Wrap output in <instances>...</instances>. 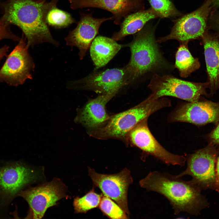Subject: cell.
Listing matches in <instances>:
<instances>
[{
	"label": "cell",
	"instance_id": "cell-21",
	"mask_svg": "<svg viewBox=\"0 0 219 219\" xmlns=\"http://www.w3.org/2000/svg\"><path fill=\"white\" fill-rule=\"evenodd\" d=\"M174 66L181 77L186 78L199 69L200 63L198 58L192 55L188 44L180 43L176 54Z\"/></svg>",
	"mask_w": 219,
	"mask_h": 219
},
{
	"label": "cell",
	"instance_id": "cell-18",
	"mask_svg": "<svg viewBox=\"0 0 219 219\" xmlns=\"http://www.w3.org/2000/svg\"><path fill=\"white\" fill-rule=\"evenodd\" d=\"M203 45L209 97L219 90V36L207 30L200 39Z\"/></svg>",
	"mask_w": 219,
	"mask_h": 219
},
{
	"label": "cell",
	"instance_id": "cell-25",
	"mask_svg": "<svg viewBox=\"0 0 219 219\" xmlns=\"http://www.w3.org/2000/svg\"><path fill=\"white\" fill-rule=\"evenodd\" d=\"M98 207L104 214L110 218H128L127 215L117 204L105 195H103Z\"/></svg>",
	"mask_w": 219,
	"mask_h": 219
},
{
	"label": "cell",
	"instance_id": "cell-15",
	"mask_svg": "<svg viewBox=\"0 0 219 219\" xmlns=\"http://www.w3.org/2000/svg\"><path fill=\"white\" fill-rule=\"evenodd\" d=\"M79 20L75 28L70 31L64 40L67 45L75 47L79 50L78 55L80 60L83 59L96 36L102 24L104 22L113 20L112 16L95 18L92 13H80Z\"/></svg>",
	"mask_w": 219,
	"mask_h": 219
},
{
	"label": "cell",
	"instance_id": "cell-16",
	"mask_svg": "<svg viewBox=\"0 0 219 219\" xmlns=\"http://www.w3.org/2000/svg\"><path fill=\"white\" fill-rule=\"evenodd\" d=\"M73 10L86 8L106 10L113 15L114 23L120 25L128 14L145 9L144 0H68Z\"/></svg>",
	"mask_w": 219,
	"mask_h": 219
},
{
	"label": "cell",
	"instance_id": "cell-22",
	"mask_svg": "<svg viewBox=\"0 0 219 219\" xmlns=\"http://www.w3.org/2000/svg\"><path fill=\"white\" fill-rule=\"evenodd\" d=\"M46 21L48 26L56 29L66 28L75 22L69 13L58 8L57 6L48 11Z\"/></svg>",
	"mask_w": 219,
	"mask_h": 219
},
{
	"label": "cell",
	"instance_id": "cell-4",
	"mask_svg": "<svg viewBox=\"0 0 219 219\" xmlns=\"http://www.w3.org/2000/svg\"><path fill=\"white\" fill-rule=\"evenodd\" d=\"M171 105L170 100L168 98L156 99L149 96L135 106L111 116L104 125L89 131V134L97 139H116L127 144V134L136 124L158 110Z\"/></svg>",
	"mask_w": 219,
	"mask_h": 219
},
{
	"label": "cell",
	"instance_id": "cell-3",
	"mask_svg": "<svg viewBox=\"0 0 219 219\" xmlns=\"http://www.w3.org/2000/svg\"><path fill=\"white\" fill-rule=\"evenodd\" d=\"M156 27L148 23L135 34L131 42L125 45L130 48L131 56L125 66L130 83L147 73L169 67L159 48L155 33Z\"/></svg>",
	"mask_w": 219,
	"mask_h": 219
},
{
	"label": "cell",
	"instance_id": "cell-7",
	"mask_svg": "<svg viewBox=\"0 0 219 219\" xmlns=\"http://www.w3.org/2000/svg\"><path fill=\"white\" fill-rule=\"evenodd\" d=\"M208 85L207 82H189L170 75H160L155 73L152 77L148 87L152 92L150 96L155 99L171 96L195 102L200 100L202 95L209 97L206 91Z\"/></svg>",
	"mask_w": 219,
	"mask_h": 219
},
{
	"label": "cell",
	"instance_id": "cell-10",
	"mask_svg": "<svg viewBox=\"0 0 219 219\" xmlns=\"http://www.w3.org/2000/svg\"><path fill=\"white\" fill-rule=\"evenodd\" d=\"M148 118L141 120L129 132L127 136V144L129 142L144 153L167 165L184 166L186 163V157L169 152L158 142L149 130Z\"/></svg>",
	"mask_w": 219,
	"mask_h": 219
},
{
	"label": "cell",
	"instance_id": "cell-13",
	"mask_svg": "<svg viewBox=\"0 0 219 219\" xmlns=\"http://www.w3.org/2000/svg\"><path fill=\"white\" fill-rule=\"evenodd\" d=\"M88 172L95 186L100 189L104 195L115 201L129 216L127 191L129 185L133 182L130 171L125 168L118 173L104 174L89 168Z\"/></svg>",
	"mask_w": 219,
	"mask_h": 219
},
{
	"label": "cell",
	"instance_id": "cell-11",
	"mask_svg": "<svg viewBox=\"0 0 219 219\" xmlns=\"http://www.w3.org/2000/svg\"><path fill=\"white\" fill-rule=\"evenodd\" d=\"M24 36L23 34L0 70V81L12 86L22 85L27 79L32 78L31 71L35 64Z\"/></svg>",
	"mask_w": 219,
	"mask_h": 219
},
{
	"label": "cell",
	"instance_id": "cell-17",
	"mask_svg": "<svg viewBox=\"0 0 219 219\" xmlns=\"http://www.w3.org/2000/svg\"><path fill=\"white\" fill-rule=\"evenodd\" d=\"M117 92L103 94L89 100L83 108L78 110L75 121L93 130L104 125L110 117L106 112V105Z\"/></svg>",
	"mask_w": 219,
	"mask_h": 219
},
{
	"label": "cell",
	"instance_id": "cell-12",
	"mask_svg": "<svg viewBox=\"0 0 219 219\" xmlns=\"http://www.w3.org/2000/svg\"><path fill=\"white\" fill-rule=\"evenodd\" d=\"M129 83L125 67L95 72L80 80L70 82L67 86L68 89L89 90L104 94L118 92Z\"/></svg>",
	"mask_w": 219,
	"mask_h": 219
},
{
	"label": "cell",
	"instance_id": "cell-26",
	"mask_svg": "<svg viewBox=\"0 0 219 219\" xmlns=\"http://www.w3.org/2000/svg\"><path fill=\"white\" fill-rule=\"evenodd\" d=\"M208 27L219 36V10L211 11L208 19Z\"/></svg>",
	"mask_w": 219,
	"mask_h": 219
},
{
	"label": "cell",
	"instance_id": "cell-19",
	"mask_svg": "<svg viewBox=\"0 0 219 219\" xmlns=\"http://www.w3.org/2000/svg\"><path fill=\"white\" fill-rule=\"evenodd\" d=\"M124 46L112 38L100 35L96 37L89 48L91 57L96 68L105 66Z\"/></svg>",
	"mask_w": 219,
	"mask_h": 219
},
{
	"label": "cell",
	"instance_id": "cell-20",
	"mask_svg": "<svg viewBox=\"0 0 219 219\" xmlns=\"http://www.w3.org/2000/svg\"><path fill=\"white\" fill-rule=\"evenodd\" d=\"M158 18L156 14L151 8L130 13L123 18L120 25L119 30L114 33L111 38L116 41L128 35L135 34L149 21Z\"/></svg>",
	"mask_w": 219,
	"mask_h": 219
},
{
	"label": "cell",
	"instance_id": "cell-1",
	"mask_svg": "<svg viewBox=\"0 0 219 219\" xmlns=\"http://www.w3.org/2000/svg\"><path fill=\"white\" fill-rule=\"evenodd\" d=\"M139 184L141 187L166 197L175 215L185 212L197 216L209 205L201 193L202 190L190 180L185 181L168 173L150 172L139 181Z\"/></svg>",
	"mask_w": 219,
	"mask_h": 219
},
{
	"label": "cell",
	"instance_id": "cell-31",
	"mask_svg": "<svg viewBox=\"0 0 219 219\" xmlns=\"http://www.w3.org/2000/svg\"><path fill=\"white\" fill-rule=\"evenodd\" d=\"M210 3L213 7H216V9H219V0H208Z\"/></svg>",
	"mask_w": 219,
	"mask_h": 219
},
{
	"label": "cell",
	"instance_id": "cell-2",
	"mask_svg": "<svg viewBox=\"0 0 219 219\" xmlns=\"http://www.w3.org/2000/svg\"><path fill=\"white\" fill-rule=\"evenodd\" d=\"M59 0H11L5 8L3 18L19 27L29 46L49 43L58 46L46 21L48 11L57 6Z\"/></svg>",
	"mask_w": 219,
	"mask_h": 219
},
{
	"label": "cell",
	"instance_id": "cell-30",
	"mask_svg": "<svg viewBox=\"0 0 219 219\" xmlns=\"http://www.w3.org/2000/svg\"><path fill=\"white\" fill-rule=\"evenodd\" d=\"M9 47L5 46L0 48V61L6 55L9 50Z\"/></svg>",
	"mask_w": 219,
	"mask_h": 219
},
{
	"label": "cell",
	"instance_id": "cell-6",
	"mask_svg": "<svg viewBox=\"0 0 219 219\" xmlns=\"http://www.w3.org/2000/svg\"><path fill=\"white\" fill-rule=\"evenodd\" d=\"M219 155V148L209 143L204 148L186 156V169L176 176L181 178L190 176L192 177L190 181L201 190H215L216 166Z\"/></svg>",
	"mask_w": 219,
	"mask_h": 219
},
{
	"label": "cell",
	"instance_id": "cell-9",
	"mask_svg": "<svg viewBox=\"0 0 219 219\" xmlns=\"http://www.w3.org/2000/svg\"><path fill=\"white\" fill-rule=\"evenodd\" d=\"M67 187L59 179L22 190L18 195L27 202L29 209L26 218L41 219L47 210L61 199L68 197Z\"/></svg>",
	"mask_w": 219,
	"mask_h": 219
},
{
	"label": "cell",
	"instance_id": "cell-14",
	"mask_svg": "<svg viewBox=\"0 0 219 219\" xmlns=\"http://www.w3.org/2000/svg\"><path fill=\"white\" fill-rule=\"evenodd\" d=\"M170 122H184L198 126L219 123V102L208 100L186 103L171 113Z\"/></svg>",
	"mask_w": 219,
	"mask_h": 219
},
{
	"label": "cell",
	"instance_id": "cell-8",
	"mask_svg": "<svg viewBox=\"0 0 219 219\" xmlns=\"http://www.w3.org/2000/svg\"><path fill=\"white\" fill-rule=\"evenodd\" d=\"M213 7L208 0L197 9L182 14L173 21V25L170 33L157 40L162 43L171 40L180 43L188 44L193 40L200 39L208 28V22Z\"/></svg>",
	"mask_w": 219,
	"mask_h": 219
},
{
	"label": "cell",
	"instance_id": "cell-23",
	"mask_svg": "<svg viewBox=\"0 0 219 219\" xmlns=\"http://www.w3.org/2000/svg\"><path fill=\"white\" fill-rule=\"evenodd\" d=\"M103 195L96 193L93 189L82 197H77L74 200L73 205L75 213H85L98 207Z\"/></svg>",
	"mask_w": 219,
	"mask_h": 219
},
{
	"label": "cell",
	"instance_id": "cell-32",
	"mask_svg": "<svg viewBox=\"0 0 219 219\" xmlns=\"http://www.w3.org/2000/svg\"><path fill=\"white\" fill-rule=\"evenodd\" d=\"M41 0L44 1H46V0Z\"/></svg>",
	"mask_w": 219,
	"mask_h": 219
},
{
	"label": "cell",
	"instance_id": "cell-24",
	"mask_svg": "<svg viewBox=\"0 0 219 219\" xmlns=\"http://www.w3.org/2000/svg\"><path fill=\"white\" fill-rule=\"evenodd\" d=\"M150 8L158 18L178 17L182 14L175 7L171 0H148Z\"/></svg>",
	"mask_w": 219,
	"mask_h": 219
},
{
	"label": "cell",
	"instance_id": "cell-28",
	"mask_svg": "<svg viewBox=\"0 0 219 219\" xmlns=\"http://www.w3.org/2000/svg\"><path fill=\"white\" fill-rule=\"evenodd\" d=\"M216 179L215 190L219 192V156L218 157L216 161Z\"/></svg>",
	"mask_w": 219,
	"mask_h": 219
},
{
	"label": "cell",
	"instance_id": "cell-5",
	"mask_svg": "<svg viewBox=\"0 0 219 219\" xmlns=\"http://www.w3.org/2000/svg\"><path fill=\"white\" fill-rule=\"evenodd\" d=\"M43 170L20 162L0 166V206L6 205L28 185L42 180Z\"/></svg>",
	"mask_w": 219,
	"mask_h": 219
},
{
	"label": "cell",
	"instance_id": "cell-29",
	"mask_svg": "<svg viewBox=\"0 0 219 219\" xmlns=\"http://www.w3.org/2000/svg\"><path fill=\"white\" fill-rule=\"evenodd\" d=\"M8 24L3 18L0 20V32H10L7 28Z\"/></svg>",
	"mask_w": 219,
	"mask_h": 219
},
{
	"label": "cell",
	"instance_id": "cell-27",
	"mask_svg": "<svg viewBox=\"0 0 219 219\" xmlns=\"http://www.w3.org/2000/svg\"><path fill=\"white\" fill-rule=\"evenodd\" d=\"M209 134H207L206 138L209 143L214 145L219 148V123Z\"/></svg>",
	"mask_w": 219,
	"mask_h": 219
}]
</instances>
